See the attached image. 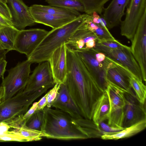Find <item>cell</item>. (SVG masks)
I'll return each mask as SVG.
<instances>
[{
	"label": "cell",
	"instance_id": "1",
	"mask_svg": "<svg viewBox=\"0 0 146 146\" xmlns=\"http://www.w3.org/2000/svg\"><path fill=\"white\" fill-rule=\"evenodd\" d=\"M66 52L67 73L65 83L82 117L92 120L96 104L105 91L76 51L66 46Z\"/></svg>",
	"mask_w": 146,
	"mask_h": 146
},
{
	"label": "cell",
	"instance_id": "2",
	"mask_svg": "<svg viewBox=\"0 0 146 146\" xmlns=\"http://www.w3.org/2000/svg\"><path fill=\"white\" fill-rule=\"evenodd\" d=\"M88 15L81 14L64 25L52 29L27 60L31 63L48 61L53 52L62 44H66L74 33L85 22Z\"/></svg>",
	"mask_w": 146,
	"mask_h": 146
},
{
	"label": "cell",
	"instance_id": "3",
	"mask_svg": "<svg viewBox=\"0 0 146 146\" xmlns=\"http://www.w3.org/2000/svg\"><path fill=\"white\" fill-rule=\"evenodd\" d=\"M43 131L49 138L62 140L84 139L88 137L74 123V119L64 111L45 107L43 109Z\"/></svg>",
	"mask_w": 146,
	"mask_h": 146
},
{
	"label": "cell",
	"instance_id": "4",
	"mask_svg": "<svg viewBox=\"0 0 146 146\" xmlns=\"http://www.w3.org/2000/svg\"><path fill=\"white\" fill-rule=\"evenodd\" d=\"M49 89L43 88L29 94L22 90L11 98L2 101L0 103V123L8 124L24 115L33 102Z\"/></svg>",
	"mask_w": 146,
	"mask_h": 146
},
{
	"label": "cell",
	"instance_id": "5",
	"mask_svg": "<svg viewBox=\"0 0 146 146\" xmlns=\"http://www.w3.org/2000/svg\"><path fill=\"white\" fill-rule=\"evenodd\" d=\"M32 63L28 60L19 62L8 70L7 76L2 79L1 86L4 89L2 101L11 98L19 92L24 90L31 73Z\"/></svg>",
	"mask_w": 146,
	"mask_h": 146
},
{
	"label": "cell",
	"instance_id": "6",
	"mask_svg": "<svg viewBox=\"0 0 146 146\" xmlns=\"http://www.w3.org/2000/svg\"><path fill=\"white\" fill-rule=\"evenodd\" d=\"M108 96L110 103L109 117L107 124L115 127L124 128L122 123L125 100L123 90L108 82L105 90Z\"/></svg>",
	"mask_w": 146,
	"mask_h": 146
},
{
	"label": "cell",
	"instance_id": "7",
	"mask_svg": "<svg viewBox=\"0 0 146 146\" xmlns=\"http://www.w3.org/2000/svg\"><path fill=\"white\" fill-rule=\"evenodd\" d=\"M146 11V0H131L125 17L121 21V34L131 41L139 22Z\"/></svg>",
	"mask_w": 146,
	"mask_h": 146
},
{
	"label": "cell",
	"instance_id": "8",
	"mask_svg": "<svg viewBox=\"0 0 146 146\" xmlns=\"http://www.w3.org/2000/svg\"><path fill=\"white\" fill-rule=\"evenodd\" d=\"M94 48L124 66L139 79L143 81L140 67L131 52L130 47L126 45L122 48L111 49L96 43Z\"/></svg>",
	"mask_w": 146,
	"mask_h": 146
},
{
	"label": "cell",
	"instance_id": "9",
	"mask_svg": "<svg viewBox=\"0 0 146 146\" xmlns=\"http://www.w3.org/2000/svg\"><path fill=\"white\" fill-rule=\"evenodd\" d=\"M131 51L139 64L143 81L146 80V11L141 17L133 38L131 41Z\"/></svg>",
	"mask_w": 146,
	"mask_h": 146
},
{
	"label": "cell",
	"instance_id": "10",
	"mask_svg": "<svg viewBox=\"0 0 146 146\" xmlns=\"http://www.w3.org/2000/svg\"><path fill=\"white\" fill-rule=\"evenodd\" d=\"M48 32L38 28L20 30L15 40L14 50L25 54L28 57Z\"/></svg>",
	"mask_w": 146,
	"mask_h": 146
},
{
	"label": "cell",
	"instance_id": "11",
	"mask_svg": "<svg viewBox=\"0 0 146 146\" xmlns=\"http://www.w3.org/2000/svg\"><path fill=\"white\" fill-rule=\"evenodd\" d=\"M103 62L108 81L119 86L125 92L134 93L129 82V76L131 72L129 70L106 56Z\"/></svg>",
	"mask_w": 146,
	"mask_h": 146
},
{
	"label": "cell",
	"instance_id": "12",
	"mask_svg": "<svg viewBox=\"0 0 146 146\" xmlns=\"http://www.w3.org/2000/svg\"><path fill=\"white\" fill-rule=\"evenodd\" d=\"M55 84L49 62L45 61L39 63L34 69L23 91L32 93L42 88L52 87Z\"/></svg>",
	"mask_w": 146,
	"mask_h": 146
},
{
	"label": "cell",
	"instance_id": "13",
	"mask_svg": "<svg viewBox=\"0 0 146 146\" xmlns=\"http://www.w3.org/2000/svg\"><path fill=\"white\" fill-rule=\"evenodd\" d=\"M125 105L122 127L125 128L146 119L145 104L141 103L134 93H124Z\"/></svg>",
	"mask_w": 146,
	"mask_h": 146
},
{
	"label": "cell",
	"instance_id": "14",
	"mask_svg": "<svg viewBox=\"0 0 146 146\" xmlns=\"http://www.w3.org/2000/svg\"><path fill=\"white\" fill-rule=\"evenodd\" d=\"M7 4L12 16L13 26L19 30L36 23L31 13L29 7L22 0H7Z\"/></svg>",
	"mask_w": 146,
	"mask_h": 146
},
{
	"label": "cell",
	"instance_id": "15",
	"mask_svg": "<svg viewBox=\"0 0 146 146\" xmlns=\"http://www.w3.org/2000/svg\"><path fill=\"white\" fill-rule=\"evenodd\" d=\"M48 61L55 84L64 83L67 73L66 45L65 43L53 52Z\"/></svg>",
	"mask_w": 146,
	"mask_h": 146
},
{
	"label": "cell",
	"instance_id": "16",
	"mask_svg": "<svg viewBox=\"0 0 146 146\" xmlns=\"http://www.w3.org/2000/svg\"><path fill=\"white\" fill-rule=\"evenodd\" d=\"M76 51L89 67L99 85L105 91L108 82L106 78V70L103 61L99 62L96 59V49L94 48H83Z\"/></svg>",
	"mask_w": 146,
	"mask_h": 146
},
{
	"label": "cell",
	"instance_id": "17",
	"mask_svg": "<svg viewBox=\"0 0 146 146\" xmlns=\"http://www.w3.org/2000/svg\"><path fill=\"white\" fill-rule=\"evenodd\" d=\"M51 107L64 111L74 119L82 117L70 95L65 83L60 84L58 94L52 103Z\"/></svg>",
	"mask_w": 146,
	"mask_h": 146
},
{
	"label": "cell",
	"instance_id": "18",
	"mask_svg": "<svg viewBox=\"0 0 146 146\" xmlns=\"http://www.w3.org/2000/svg\"><path fill=\"white\" fill-rule=\"evenodd\" d=\"M129 1L112 0L107 7L104 9L102 16L108 29L113 28L121 23L122 18L125 14V8Z\"/></svg>",
	"mask_w": 146,
	"mask_h": 146
},
{
	"label": "cell",
	"instance_id": "19",
	"mask_svg": "<svg viewBox=\"0 0 146 146\" xmlns=\"http://www.w3.org/2000/svg\"><path fill=\"white\" fill-rule=\"evenodd\" d=\"M29 7L31 14L36 23L48 26L52 29L60 27L76 19L49 14Z\"/></svg>",
	"mask_w": 146,
	"mask_h": 146
},
{
	"label": "cell",
	"instance_id": "20",
	"mask_svg": "<svg viewBox=\"0 0 146 146\" xmlns=\"http://www.w3.org/2000/svg\"><path fill=\"white\" fill-rule=\"evenodd\" d=\"M97 36L87 27L85 22L72 34L67 42L66 46L75 50L84 48L88 42L96 40Z\"/></svg>",
	"mask_w": 146,
	"mask_h": 146
},
{
	"label": "cell",
	"instance_id": "21",
	"mask_svg": "<svg viewBox=\"0 0 146 146\" xmlns=\"http://www.w3.org/2000/svg\"><path fill=\"white\" fill-rule=\"evenodd\" d=\"M8 132L22 137L26 142L39 141L43 137L49 138V136L44 131L37 130L27 127L25 124L9 126Z\"/></svg>",
	"mask_w": 146,
	"mask_h": 146
},
{
	"label": "cell",
	"instance_id": "22",
	"mask_svg": "<svg viewBox=\"0 0 146 146\" xmlns=\"http://www.w3.org/2000/svg\"><path fill=\"white\" fill-rule=\"evenodd\" d=\"M146 127V119L141 120L123 129L113 133L102 135L101 138L103 140H117L133 136L143 130Z\"/></svg>",
	"mask_w": 146,
	"mask_h": 146
},
{
	"label": "cell",
	"instance_id": "23",
	"mask_svg": "<svg viewBox=\"0 0 146 146\" xmlns=\"http://www.w3.org/2000/svg\"><path fill=\"white\" fill-rule=\"evenodd\" d=\"M109 111V101L107 94L105 91L96 104L92 120L97 125L101 122L108 121Z\"/></svg>",
	"mask_w": 146,
	"mask_h": 146
},
{
	"label": "cell",
	"instance_id": "24",
	"mask_svg": "<svg viewBox=\"0 0 146 146\" xmlns=\"http://www.w3.org/2000/svg\"><path fill=\"white\" fill-rule=\"evenodd\" d=\"M19 30L13 26H6L0 29V44L4 50H14Z\"/></svg>",
	"mask_w": 146,
	"mask_h": 146
},
{
	"label": "cell",
	"instance_id": "25",
	"mask_svg": "<svg viewBox=\"0 0 146 146\" xmlns=\"http://www.w3.org/2000/svg\"><path fill=\"white\" fill-rule=\"evenodd\" d=\"M30 7L41 12L60 16L76 18L81 14L80 13L72 10L52 6L38 4H33Z\"/></svg>",
	"mask_w": 146,
	"mask_h": 146
},
{
	"label": "cell",
	"instance_id": "26",
	"mask_svg": "<svg viewBox=\"0 0 146 146\" xmlns=\"http://www.w3.org/2000/svg\"><path fill=\"white\" fill-rule=\"evenodd\" d=\"M129 82L140 102L143 104H145L146 87L143 81L131 72L129 76Z\"/></svg>",
	"mask_w": 146,
	"mask_h": 146
},
{
	"label": "cell",
	"instance_id": "27",
	"mask_svg": "<svg viewBox=\"0 0 146 146\" xmlns=\"http://www.w3.org/2000/svg\"><path fill=\"white\" fill-rule=\"evenodd\" d=\"M49 5L67 9L80 13L84 12V7L78 0H45Z\"/></svg>",
	"mask_w": 146,
	"mask_h": 146
},
{
	"label": "cell",
	"instance_id": "28",
	"mask_svg": "<svg viewBox=\"0 0 146 146\" xmlns=\"http://www.w3.org/2000/svg\"><path fill=\"white\" fill-rule=\"evenodd\" d=\"M88 27L97 36V40L101 41H115L117 40L112 36L108 28L94 23L92 21L88 23Z\"/></svg>",
	"mask_w": 146,
	"mask_h": 146
},
{
	"label": "cell",
	"instance_id": "29",
	"mask_svg": "<svg viewBox=\"0 0 146 146\" xmlns=\"http://www.w3.org/2000/svg\"><path fill=\"white\" fill-rule=\"evenodd\" d=\"M83 6L84 12L91 15L95 12L101 14L105 4L110 0H78Z\"/></svg>",
	"mask_w": 146,
	"mask_h": 146
},
{
	"label": "cell",
	"instance_id": "30",
	"mask_svg": "<svg viewBox=\"0 0 146 146\" xmlns=\"http://www.w3.org/2000/svg\"><path fill=\"white\" fill-rule=\"evenodd\" d=\"M44 122V115L43 109L36 110L28 119L25 124L31 129L43 131Z\"/></svg>",
	"mask_w": 146,
	"mask_h": 146
},
{
	"label": "cell",
	"instance_id": "31",
	"mask_svg": "<svg viewBox=\"0 0 146 146\" xmlns=\"http://www.w3.org/2000/svg\"><path fill=\"white\" fill-rule=\"evenodd\" d=\"M60 84L56 83L48 92H47V102L46 107L51 108L52 104L56 99L58 92Z\"/></svg>",
	"mask_w": 146,
	"mask_h": 146
},
{
	"label": "cell",
	"instance_id": "32",
	"mask_svg": "<svg viewBox=\"0 0 146 146\" xmlns=\"http://www.w3.org/2000/svg\"><path fill=\"white\" fill-rule=\"evenodd\" d=\"M97 125L98 130L103 132V134L108 133H113L121 131L125 129V128H119L111 126L108 125L107 123L104 122V121L100 122Z\"/></svg>",
	"mask_w": 146,
	"mask_h": 146
},
{
	"label": "cell",
	"instance_id": "33",
	"mask_svg": "<svg viewBox=\"0 0 146 146\" xmlns=\"http://www.w3.org/2000/svg\"><path fill=\"white\" fill-rule=\"evenodd\" d=\"M0 141L26 142L25 139L20 136L8 132L0 134Z\"/></svg>",
	"mask_w": 146,
	"mask_h": 146
},
{
	"label": "cell",
	"instance_id": "34",
	"mask_svg": "<svg viewBox=\"0 0 146 146\" xmlns=\"http://www.w3.org/2000/svg\"><path fill=\"white\" fill-rule=\"evenodd\" d=\"M96 43L106 48L111 49L119 48L126 46L122 44L117 40L115 41H101L96 40Z\"/></svg>",
	"mask_w": 146,
	"mask_h": 146
},
{
	"label": "cell",
	"instance_id": "35",
	"mask_svg": "<svg viewBox=\"0 0 146 146\" xmlns=\"http://www.w3.org/2000/svg\"><path fill=\"white\" fill-rule=\"evenodd\" d=\"M0 14L12 22L11 13L7 4L0 2Z\"/></svg>",
	"mask_w": 146,
	"mask_h": 146
},
{
	"label": "cell",
	"instance_id": "36",
	"mask_svg": "<svg viewBox=\"0 0 146 146\" xmlns=\"http://www.w3.org/2000/svg\"><path fill=\"white\" fill-rule=\"evenodd\" d=\"M47 93L38 101L36 110H43L46 106L47 102Z\"/></svg>",
	"mask_w": 146,
	"mask_h": 146
},
{
	"label": "cell",
	"instance_id": "37",
	"mask_svg": "<svg viewBox=\"0 0 146 146\" xmlns=\"http://www.w3.org/2000/svg\"><path fill=\"white\" fill-rule=\"evenodd\" d=\"M8 26L13 27L12 22L0 14V29Z\"/></svg>",
	"mask_w": 146,
	"mask_h": 146
},
{
	"label": "cell",
	"instance_id": "38",
	"mask_svg": "<svg viewBox=\"0 0 146 146\" xmlns=\"http://www.w3.org/2000/svg\"><path fill=\"white\" fill-rule=\"evenodd\" d=\"M7 62L5 59H3L0 61V78L2 79L4 78V75L6 71L5 68Z\"/></svg>",
	"mask_w": 146,
	"mask_h": 146
},
{
	"label": "cell",
	"instance_id": "39",
	"mask_svg": "<svg viewBox=\"0 0 146 146\" xmlns=\"http://www.w3.org/2000/svg\"><path fill=\"white\" fill-rule=\"evenodd\" d=\"M106 56V55L104 54L99 52L96 49L95 57L96 60L98 62H103L105 60Z\"/></svg>",
	"mask_w": 146,
	"mask_h": 146
},
{
	"label": "cell",
	"instance_id": "40",
	"mask_svg": "<svg viewBox=\"0 0 146 146\" xmlns=\"http://www.w3.org/2000/svg\"><path fill=\"white\" fill-rule=\"evenodd\" d=\"M95 45V40H92L87 42L85 44V47L84 48H94Z\"/></svg>",
	"mask_w": 146,
	"mask_h": 146
},
{
	"label": "cell",
	"instance_id": "41",
	"mask_svg": "<svg viewBox=\"0 0 146 146\" xmlns=\"http://www.w3.org/2000/svg\"><path fill=\"white\" fill-rule=\"evenodd\" d=\"M8 52L6 50H0V61L3 59H5L6 55Z\"/></svg>",
	"mask_w": 146,
	"mask_h": 146
},
{
	"label": "cell",
	"instance_id": "42",
	"mask_svg": "<svg viewBox=\"0 0 146 146\" xmlns=\"http://www.w3.org/2000/svg\"><path fill=\"white\" fill-rule=\"evenodd\" d=\"M4 89L1 86H0V103L2 101L3 96Z\"/></svg>",
	"mask_w": 146,
	"mask_h": 146
},
{
	"label": "cell",
	"instance_id": "43",
	"mask_svg": "<svg viewBox=\"0 0 146 146\" xmlns=\"http://www.w3.org/2000/svg\"><path fill=\"white\" fill-rule=\"evenodd\" d=\"M0 1L3 3L7 4V0H0Z\"/></svg>",
	"mask_w": 146,
	"mask_h": 146
},
{
	"label": "cell",
	"instance_id": "44",
	"mask_svg": "<svg viewBox=\"0 0 146 146\" xmlns=\"http://www.w3.org/2000/svg\"><path fill=\"white\" fill-rule=\"evenodd\" d=\"M4 50L2 47V46L0 44V50Z\"/></svg>",
	"mask_w": 146,
	"mask_h": 146
},
{
	"label": "cell",
	"instance_id": "45",
	"mask_svg": "<svg viewBox=\"0 0 146 146\" xmlns=\"http://www.w3.org/2000/svg\"><path fill=\"white\" fill-rule=\"evenodd\" d=\"M0 2H1L0 1Z\"/></svg>",
	"mask_w": 146,
	"mask_h": 146
}]
</instances>
